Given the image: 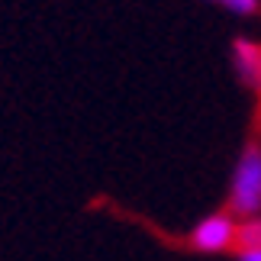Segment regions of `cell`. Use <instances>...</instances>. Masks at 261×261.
<instances>
[{
  "label": "cell",
  "instance_id": "5b68a950",
  "mask_svg": "<svg viewBox=\"0 0 261 261\" xmlns=\"http://www.w3.org/2000/svg\"><path fill=\"white\" fill-rule=\"evenodd\" d=\"M216 4L229 7L232 13H255L258 10V0H216Z\"/></svg>",
  "mask_w": 261,
  "mask_h": 261
},
{
  "label": "cell",
  "instance_id": "277c9868",
  "mask_svg": "<svg viewBox=\"0 0 261 261\" xmlns=\"http://www.w3.org/2000/svg\"><path fill=\"white\" fill-rule=\"evenodd\" d=\"M239 252L245 248H261V216H248L245 223H239Z\"/></svg>",
  "mask_w": 261,
  "mask_h": 261
},
{
  "label": "cell",
  "instance_id": "6da1fadb",
  "mask_svg": "<svg viewBox=\"0 0 261 261\" xmlns=\"http://www.w3.org/2000/svg\"><path fill=\"white\" fill-rule=\"evenodd\" d=\"M229 213L245 219L261 213V142L258 139H252L239 155L232 190H229Z\"/></svg>",
  "mask_w": 261,
  "mask_h": 261
},
{
  "label": "cell",
  "instance_id": "8992f818",
  "mask_svg": "<svg viewBox=\"0 0 261 261\" xmlns=\"http://www.w3.org/2000/svg\"><path fill=\"white\" fill-rule=\"evenodd\" d=\"M239 261H261V248H245V252H239Z\"/></svg>",
  "mask_w": 261,
  "mask_h": 261
},
{
  "label": "cell",
  "instance_id": "3957f363",
  "mask_svg": "<svg viewBox=\"0 0 261 261\" xmlns=\"http://www.w3.org/2000/svg\"><path fill=\"white\" fill-rule=\"evenodd\" d=\"M232 55H236V71L239 77L261 94V45L255 42H245V39H239L232 45Z\"/></svg>",
  "mask_w": 261,
  "mask_h": 261
},
{
  "label": "cell",
  "instance_id": "7a4b0ae2",
  "mask_svg": "<svg viewBox=\"0 0 261 261\" xmlns=\"http://www.w3.org/2000/svg\"><path fill=\"white\" fill-rule=\"evenodd\" d=\"M236 242H239V223L232 219V213H216L190 232V245L200 252H226Z\"/></svg>",
  "mask_w": 261,
  "mask_h": 261
}]
</instances>
